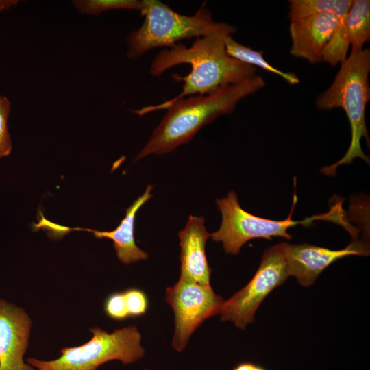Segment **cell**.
I'll return each instance as SVG.
<instances>
[{
	"label": "cell",
	"instance_id": "1",
	"mask_svg": "<svg viewBox=\"0 0 370 370\" xmlns=\"http://www.w3.org/2000/svg\"><path fill=\"white\" fill-rule=\"evenodd\" d=\"M264 85V79L256 74L241 82L223 86L210 94L190 95L174 101L166 100L133 111L143 116L166 110L136 160L151 154L170 153L188 143L204 126L221 115L232 113L242 99L258 91Z\"/></svg>",
	"mask_w": 370,
	"mask_h": 370
},
{
	"label": "cell",
	"instance_id": "2",
	"mask_svg": "<svg viewBox=\"0 0 370 370\" xmlns=\"http://www.w3.org/2000/svg\"><path fill=\"white\" fill-rule=\"evenodd\" d=\"M236 31L234 26L222 23L217 31L197 38L189 47L178 42L156 55L150 67V73L153 76H160L180 64L191 65L188 75H172L175 81H182L184 84L181 92L168 101H174L195 94H210L223 86L241 82L256 75L254 66L230 56L226 52L225 37Z\"/></svg>",
	"mask_w": 370,
	"mask_h": 370
},
{
	"label": "cell",
	"instance_id": "3",
	"mask_svg": "<svg viewBox=\"0 0 370 370\" xmlns=\"http://www.w3.org/2000/svg\"><path fill=\"white\" fill-rule=\"evenodd\" d=\"M370 51L369 49L352 50L351 54L341 64L332 85L316 100L320 110L341 108L345 111L351 127L352 139L345 156L338 162L321 169V173L334 175L337 167L348 164L360 158L369 164L360 145L362 137L369 145V138L365 123V108L370 99L369 74Z\"/></svg>",
	"mask_w": 370,
	"mask_h": 370
},
{
	"label": "cell",
	"instance_id": "4",
	"mask_svg": "<svg viewBox=\"0 0 370 370\" xmlns=\"http://www.w3.org/2000/svg\"><path fill=\"white\" fill-rule=\"evenodd\" d=\"M296 202L297 196L295 195L293 204L287 219L282 221L272 220L254 215L245 210L239 204L236 193L231 190L226 197L216 200L222 221L219 230L210 234V236L212 241L222 243L226 253L236 255L240 252L245 243L254 238L271 240L273 236H280L291 240L292 237L287 230L297 225L308 227L317 220H329L344 227L347 224L344 219L342 201L335 204L328 212L313 215L302 221L292 219Z\"/></svg>",
	"mask_w": 370,
	"mask_h": 370
},
{
	"label": "cell",
	"instance_id": "5",
	"mask_svg": "<svg viewBox=\"0 0 370 370\" xmlns=\"http://www.w3.org/2000/svg\"><path fill=\"white\" fill-rule=\"evenodd\" d=\"M140 11L145 16L142 25L127 36L130 59L148 51L175 45L180 40L200 38L217 31L222 23L215 22L205 3L192 16L180 14L159 0H143Z\"/></svg>",
	"mask_w": 370,
	"mask_h": 370
},
{
	"label": "cell",
	"instance_id": "6",
	"mask_svg": "<svg viewBox=\"0 0 370 370\" xmlns=\"http://www.w3.org/2000/svg\"><path fill=\"white\" fill-rule=\"evenodd\" d=\"M92 337L87 343L75 347H66L61 355L52 360L27 358L26 362L36 370H97L111 360L124 365L141 359L145 349L141 334L135 325L125 327L108 333L99 327L90 329Z\"/></svg>",
	"mask_w": 370,
	"mask_h": 370
},
{
	"label": "cell",
	"instance_id": "7",
	"mask_svg": "<svg viewBox=\"0 0 370 370\" xmlns=\"http://www.w3.org/2000/svg\"><path fill=\"white\" fill-rule=\"evenodd\" d=\"M290 276L281 243L267 249L250 282L228 300L220 313L222 321H232L245 329L254 321L255 313L264 298Z\"/></svg>",
	"mask_w": 370,
	"mask_h": 370
},
{
	"label": "cell",
	"instance_id": "8",
	"mask_svg": "<svg viewBox=\"0 0 370 370\" xmlns=\"http://www.w3.org/2000/svg\"><path fill=\"white\" fill-rule=\"evenodd\" d=\"M166 301L174 313L172 347L182 352L193 332L207 319L220 313L224 302L210 285L179 278L166 292Z\"/></svg>",
	"mask_w": 370,
	"mask_h": 370
},
{
	"label": "cell",
	"instance_id": "9",
	"mask_svg": "<svg viewBox=\"0 0 370 370\" xmlns=\"http://www.w3.org/2000/svg\"><path fill=\"white\" fill-rule=\"evenodd\" d=\"M281 244L290 276L296 278L304 286L313 284L323 270L340 258L369 254V245L358 239L338 250L306 243L293 245L283 242Z\"/></svg>",
	"mask_w": 370,
	"mask_h": 370
},
{
	"label": "cell",
	"instance_id": "10",
	"mask_svg": "<svg viewBox=\"0 0 370 370\" xmlns=\"http://www.w3.org/2000/svg\"><path fill=\"white\" fill-rule=\"evenodd\" d=\"M31 326L22 308L0 299V370H36L23 358Z\"/></svg>",
	"mask_w": 370,
	"mask_h": 370
},
{
	"label": "cell",
	"instance_id": "11",
	"mask_svg": "<svg viewBox=\"0 0 370 370\" xmlns=\"http://www.w3.org/2000/svg\"><path fill=\"white\" fill-rule=\"evenodd\" d=\"M338 23V18L329 12L291 21L290 53L310 64L321 62L323 49L334 34Z\"/></svg>",
	"mask_w": 370,
	"mask_h": 370
},
{
	"label": "cell",
	"instance_id": "12",
	"mask_svg": "<svg viewBox=\"0 0 370 370\" xmlns=\"http://www.w3.org/2000/svg\"><path fill=\"white\" fill-rule=\"evenodd\" d=\"M203 217L190 215L185 227L178 233L180 246V278L199 284L210 285L212 269L206 255L210 234Z\"/></svg>",
	"mask_w": 370,
	"mask_h": 370
},
{
	"label": "cell",
	"instance_id": "13",
	"mask_svg": "<svg viewBox=\"0 0 370 370\" xmlns=\"http://www.w3.org/2000/svg\"><path fill=\"white\" fill-rule=\"evenodd\" d=\"M153 186L147 185L145 192L126 210L125 217L117 227L112 231H99L87 228H69L55 223L51 231L54 236L67 233L71 230H83L92 232L97 238H108L113 242L117 258L123 264H130L147 259L148 254L140 249L134 239L136 215L142 206L153 197Z\"/></svg>",
	"mask_w": 370,
	"mask_h": 370
},
{
	"label": "cell",
	"instance_id": "14",
	"mask_svg": "<svg viewBox=\"0 0 370 370\" xmlns=\"http://www.w3.org/2000/svg\"><path fill=\"white\" fill-rule=\"evenodd\" d=\"M344 23L352 50L362 49L370 37V1H352Z\"/></svg>",
	"mask_w": 370,
	"mask_h": 370
},
{
	"label": "cell",
	"instance_id": "15",
	"mask_svg": "<svg viewBox=\"0 0 370 370\" xmlns=\"http://www.w3.org/2000/svg\"><path fill=\"white\" fill-rule=\"evenodd\" d=\"M288 18L290 21L329 12L338 19L345 18L352 0H291Z\"/></svg>",
	"mask_w": 370,
	"mask_h": 370
},
{
	"label": "cell",
	"instance_id": "16",
	"mask_svg": "<svg viewBox=\"0 0 370 370\" xmlns=\"http://www.w3.org/2000/svg\"><path fill=\"white\" fill-rule=\"evenodd\" d=\"M224 40L226 52L230 56L245 64L254 67L256 66L268 72L278 75L290 84L299 83V79L295 73L280 71L266 61L262 56L263 51H256L246 47L236 41L232 35H227Z\"/></svg>",
	"mask_w": 370,
	"mask_h": 370
},
{
	"label": "cell",
	"instance_id": "17",
	"mask_svg": "<svg viewBox=\"0 0 370 370\" xmlns=\"http://www.w3.org/2000/svg\"><path fill=\"white\" fill-rule=\"evenodd\" d=\"M72 2L82 14L90 15L120 9L140 11L143 6V0H77Z\"/></svg>",
	"mask_w": 370,
	"mask_h": 370
},
{
	"label": "cell",
	"instance_id": "18",
	"mask_svg": "<svg viewBox=\"0 0 370 370\" xmlns=\"http://www.w3.org/2000/svg\"><path fill=\"white\" fill-rule=\"evenodd\" d=\"M345 19H338L337 27L325 45L323 54V62L332 66L342 63L347 58L349 42L345 28Z\"/></svg>",
	"mask_w": 370,
	"mask_h": 370
},
{
	"label": "cell",
	"instance_id": "19",
	"mask_svg": "<svg viewBox=\"0 0 370 370\" xmlns=\"http://www.w3.org/2000/svg\"><path fill=\"white\" fill-rule=\"evenodd\" d=\"M10 102L0 95V158L8 156L12 151V142L8 127Z\"/></svg>",
	"mask_w": 370,
	"mask_h": 370
},
{
	"label": "cell",
	"instance_id": "20",
	"mask_svg": "<svg viewBox=\"0 0 370 370\" xmlns=\"http://www.w3.org/2000/svg\"><path fill=\"white\" fill-rule=\"evenodd\" d=\"M129 317H139L145 313L148 300L145 293L138 288H129L123 291Z\"/></svg>",
	"mask_w": 370,
	"mask_h": 370
},
{
	"label": "cell",
	"instance_id": "21",
	"mask_svg": "<svg viewBox=\"0 0 370 370\" xmlns=\"http://www.w3.org/2000/svg\"><path fill=\"white\" fill-rule=\"evenodd\" d=\"M104 310L110 318L115 320L129 318L123 292L110 295L104 302Z\"/></svg>",
	"mask_w": 370,
	"mask_h": 370
},
{
	"label": "cell",
	"instance_id": "22",
	"mask_svg": "<svg viewBox=\"0 0 370 370\" xmlns=\"http://www.w3.org/2000/svg\"><path fill=\"white\" fill-rule=\"evenodd\" d=\"M18 3V1L14 0H5L0 1V12L3 10H8L9 8L16 5Z\"/></svg>",
	"mask_w": 370,
	"mask_h": 370
},
{
	"label": "cell",
	"instance_id": "23",
	"mask_svg": "<svg viewBox=\"0 0 370 370\" xmlns=\"http://www.w3.org/2000/svg\"><path fill=\"white\" fill-rule=\"evenodd\" d=\"M255 365L251 362H242L236 365L233 370H254Z\"/></svg>",
	"mask_w": 370,
	"mask_h": 370
},
{
	"label": "cell",
	"instance_id": "24",
	"mask_svg": "<svg viewBox=\"0 0 370 370\" xmlns=\"http://www.w3.org/2000/svg\"><path fill=\"white\" fill-rule=\"evenodd\" d=\"M254 370H266V369L262 367L255 365Z\"/></svg>",
	"mask_w": 370,
	"mask_h": 370
},
{
	"label": "cell",
	"instance_id": "25",
	"mask_svg": "<svg viewBox=\"0 0 370 370\" xmlns=\"http://www.w3.org/2000/svg\"><path fill=\"white\" fill-rule=\"evenodd\" d=\"M143 370H149V369H143Z\"/></svg>",
	"mask_w": 370,
	"mask_h": 370
}]
</instances>
